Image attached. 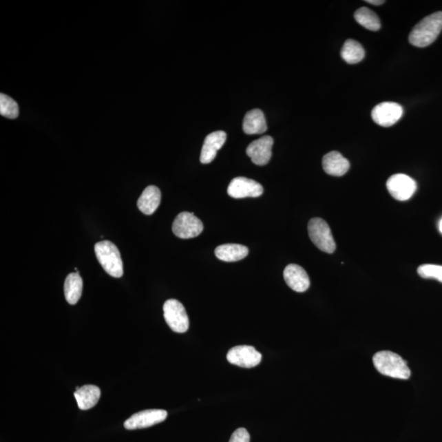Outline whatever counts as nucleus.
Here are the masks:
<instances>
[{"instance_id": "obj_7", "label": "nucleus", "mask_w": 442, "mask_h": 442, "mask_svg": "<svg viewBox=\"0 0 442 442\" xmlns=\"http://www.w3.org/2000/svg\"><path fill=\"white\" fill-rule=\"evenodd\" d=\"M387 188L391 196L398 201H407L417 190V184L412 178L405 174H396L389 178Z\"/></svg>"}, {"instance_id": "obj_23", "label": "nucleus", "mask_w": 442, "mask_h": 442, "mask_svg": "<svg viewBox=\"0 0 442 442\" xmlns=\"http://www.w3.org/2000/svg\"><path fill=\"white\" fill-rule=\"evenodd\" d=\"M0 114L4 118L15 119L19 115V104L8 95L0 94Z\"/></svg>"}, {"instance_id": "obj_19", "label": "nucleus", "mask_w": 442, "mask_h": 442, "mask_svg": "<svg viewBox=\"0 0 442 442\" xmlns=\"http://www.w3.org/2000/svg\"><path fill=\"white\" fill-rule=\"evenodd\" d=\"M215 257L227 262H238L249 255V249L244 245L228 244L218 246L215 250Z\"/></svg>"}, {"instance_id": "obj_25", "label": "nucleus", "mask_w": 442, "mask_h": 442, "mask_svg": "<svg viewBox=\"0 0 442 442\" xmlns=\"http://www.w3.org/2000/svg\"><path fill=\"white\" fill-rule=\"evenodd\" d=\"M229 442H250L249 433L244 428H238L233 432Z\"/></svg>"}, {"instance_id": "obj_3", "label": "nucleus", "mask_w": 442, "mask_h": 442, "mask_svg": "<svg viewBox=\"0 0 442 442\" xmlns=\"http://www.w3.org/2000/svg\"><path fill=\"white\" fill-rule=\"evenodd\" d=\"M94 251L98 262L108 275L114 278L123 277V262L118 246L110 241H102L94 245Z\"/></svg>"}, {"instance_id": "obj_22", "label": "nucleus", "mask_w": 442, "mask_h": 442, "mask_svg": "<svg viewBox=\"0 0 442 442\" xmlns=\"http://www.w3.org/2000/svg\"><path fill=\"white\" fill-rule=\"evenodd\" d=\"M355 20L367 30L377 32L380 30L381 23L378 15L368 8H359L354 14Z\"/></svg>"}, {"instance_id": "obj_8", "label": "nucleus", "mask_w": 442, "mask_h": 442, "mask_svg": "<svg viewBox=\"0 0 442 442\" xmlns=\"http://www.w3.org/2000/svg\"><path fill=\"white\" fill-rule=\"evenodd\" d=\"M404 110L397 103L383 102L372 110V119L376 124L383 127H391L402 118Z\"/></svg>"}, {"instance_id": "obj_27", "label": "nucleus", "mask_w": 442, "mask_h": 442, "mask_svg": "<svg viewBox=\"0 0 442 442\" xmlns=\"http://www.w3.org/2000/svg\"><path fill=\"white\" fill-rule=\"evenodd\" d=\"M439 231L442 233V218L439 223Z\"/></svg>"}, {"instance_id": "obj_6", "label": "nucleus", "mask_w": 442, "mask_h": 442, "mask_svg": "<svg viewBox=\"0 0 442 442\" xmlns=\"http://www.w3.org/2000/svg\"><path fill=\"white\" fill-rule=\"evenodd\" d=\"M172 231L178 238L189 240L201 235L203 224L194 214L181 212L173 222Z\"/></svg>"}, {"instance_id": "obj_17", "label": "nucleus", "mask_w": 442, "mask_h": 442, "mask_svg": "<svg viewBox=\"0 0 442 442\" xmlns=\"http://www.w3.org/2000/svg\"><path fill=\"white\" fill-rule=\"evenodd\" d=\"M74 396L78 407L82 410H87L97 405L101 397V390L97 386L85 385L78 388Z\"/></svg>"}, {"instance_id": "obj_16", "label": "nucleus", "mask_w": 442, "mask_h": 442, "mask_svg": "<svg viewBox=\"0 0 442 442\" xmlns=\"http://www.w3.org/2000/svg\"><path fill=\"white\" fill-rule=\"evenodd\" d=\"M161 199L162 193L158 187L147 186L138 198L137 206L145 215H153L161 203Z\"/></svg>"}, {"instance_id": "obj_15", "label": "nucleus", "mask_w": 442, "mask_h": 442, "mask_svg": "<svg viewBox=\"0 0 442 442\" xmlns=\"http://www.w3.org/2000/svg\"><path fill=\"white\" fill-rule=\"evenodd\" d=\"M324 171L329 176H342L349 171L350 162L339 151H333L323 158Z\"/></svg>"}, {"instance_id": "obj_24", "label": "nucleus", "mask_w": 442, "mask_h": 442, "mask_svg": "<svg viewBox=\"0 0 442 442\" xmlns=\"http://www.w3.org/2000/svg\"><path fill=\"white\" fill-rule=\"evenodd\" d=\"M418 274L423 279H435L442 283V266L436 265H426L420 266L418 268Z\"/></svg>"}, {"instance_id": "obj_20", "label": "nucleus", "mask_w": 442, "mask_h": 442, "mask_svg": "<svg viewBox=\"0 0 442 442\" xmlns=\"http://www.w3.org/2000/svg\"><path fill=\"white\" fill-rule=\"evenodd\" d=\"M83 291V280L79 272L71 273L65 280L64 295L69 304L76 305Z\"/></svg>"}, {"instance_id": "obj_1", "label": "nucleus", "mask_w": 442, "mask_h": 442, "mask_svg": "<svg viewBox=\"0 0 442 442\" xmlns=\"http://www.w3.org/2000/svg\"><path fill=\"white\" fill-rule=\"evenodd\" d=\"M442 30V12H436L419 21L411 30L409 41L411 45L424 48L432 44Z\"/></svg>"}, {"instance_id": "obj_12", "label": "nucleus", "mask_w": 442, "mask_h": 442, "mask_svg": "<svg viewBox=\"0 0 442 442\" xmlns=\"http://www.w3.org/2000/svg\"><path fill=\"white\" fill-rule=\"evenodd\" d=\"M274 140L271 136H263L255 140L246 147V155L251 162L257 166H265L272 157V147Z\"/></svg>"}, {"instance_id": "obj_13", "label": "nucleus", "mask_w": 442, "mask_h": 442, "mask_svg": "<svg viewBox=\"0 0 442 442\" xmlns=\"http://www.w3.org/2000/svg\"><path fill=\"white\" fill-rule=\"evenodd\" d=\"M284 278L290 288L297 293H304L309 288L311 282L306 271L300 266L290 264L284 271Z\"/></svg>"}, {"instance_id": "obj_9", "label": "nucleus", "mask_w": 442, "mask_h": 442, "mask_svg": "<svg viewBox=\"0 0 442 442\" xmlns=\"http://www.w3.org/2000/svg\"><path fill=\"white\" fill-rule=\"evenodd\" d=\"M228 361L242 368H253L262 361V355L251 346H237L227 353Z\"/></svg>"}, {"instance_id": "obj_4", "label": "nucleus", "mask_w": 442, "mask_h": 442, "mask_svg": "<svg viewBox=\"0 0 442 442\" xmlns=\"http://www.w3.org/2000/svg\"><path fill=\"white\" fill-rule=\"evenodd\" d=\"M311 240L319 250L328 254L335 253L336 244L330 228L326 221L320 218H313L308 224Z\"/></svg>"}, {"instance_id": "obj_5", "label": "nucleus", "mask_w": 442, "mask_h": 442, "mask_svg": "<svg viewBox=\"0 0 442 442\" xmlns=\"http://www.w3.org/2000/svg\"><path fill=\"white\" fill-rule=\"evenodd\" d=\"M164 318L173 331L184 333L189 330V320L183 304L176 299H170L163 306Z\"/></svg>"}, {"instance_id": "obj_10", "label": "nucleus", "mask_w": 442, "mask_h": 442, "mask_svg": "<svg viewBox=\"0 0 442 442\" xmlns=\"http://www.w3.org/2000/svg\"><path fill=\"white\" fill-rule=\"evenodd\" d=\"M167 415V411L164 410L154 409L140 411L129 418L124 423V427L128 430L149 428L165 421Z\"/></svg>"}, {"instance_id": "obj_14", "label": "nucleus", "mask_w": 442, "mask_h": 442, "mask_svg": "<svg viewBox=\"0 0 442 442\" xmlns=\"http://www.w3.org/2000/svg\"><path fill=\"white\" fill-rule=\"evenodd\" d=\"M227 134L224 131H215L208 134L203 143L200 161L203 164L211 163L218 154V151L227 141Z\"/></svg>"}, {"instance_id": "obj_11", "label": "nucleus", "mask_w": 442, "mask_h": 442, "mask_svg": "<svg viewBox=\"0 0 442 442\" xmlns=\"http://www.w3.org/2000/svg\"><path fill=\"white\" fill-rule=\"evenodd\" d=\"M263 192L262 185L245 177L235 178L228 187V194L233 198H258Z\"/></svg>"}, {"instance_id": "obj_21", "label": "nucleus", "mask_w": 442, "mask_h": 442, "mask_svg": "<svg viewBox=\"0 0 442 442\" xmlns=\"http://www.w3.org/2000/svg\"><path fill=\"white\" fill-rule=\"evenodd\" d=\"M341 56L346 63L357 64L366 57V51L359 42L348 40L341 50Z\"/></svg>"}, {"instance_id": "obj_2", "label": "nucleus", "mask_w": 442, "mask_h": 442, "mask_svg": "<svg viewBox=\"0 0 442 442\" xmlns=\"http://www.w3.org/2000/svg\"><path fill=\"white\" fill-rule=\"evenodd\" d=\"M372 362L381 375L397 379H408L411 375L406 361L395 352L389 350L377 352Z\"/></svg>"}, {"instance_id": "obj_18", "label": "nucleus", "mask_w": 442, "mask_h": 442, "mask_svg": "<svg viewBox=\"0 0 442 442\" xmlns=\"http://www.w3.org/2000/svg\"><path fill=\"white\" fill-rule=\"evenodd\" d=\"M242 129L246 134H260L267 131V124L265 115L260 109L251 110L246 112Z\"/></svg>"}, {"instance_id": "obj_26", "label": "nucleus", "mask_w": 442, "mask_h": 442, "mask_svg": "<svg viewBox=\"0 0 442 442\" xmlns=\"http://www.w3.org/2000/svg\"><path fill=\"white\" fill-rule=\"evenodd\" d=\"M366 3L372 4V6H381L385 3L383 0H367Z\"/></svg>"}]
</instances>
